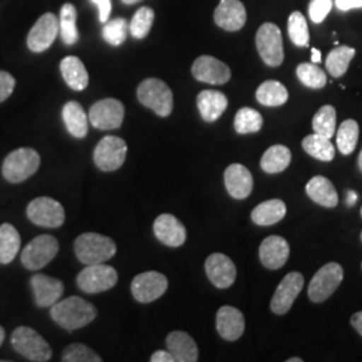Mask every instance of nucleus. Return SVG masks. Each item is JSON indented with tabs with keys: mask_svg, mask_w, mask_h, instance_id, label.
I'll return each instance as SVG.
<instances>
[{
	"mask_svg": "<svg viewBox=\"0 0 362 362\" xmlns=\"http://www.w3.org/2000/svg\"><path fill=\"white\" fill-rule=\"evenodd\" d=\"M224 184L230 196L242 200L252 192L254 179L251 172L245 165L231 164L224 172Z\"/></svg>",
	"mask_w": 362,
	"mask_h": 362,
	"instance_id": "nucleus-23",
	"label": "nucleus"
},
{
	"mask_svg": "<svg viewBox=\"0 0 362 362\" xmlns=\"http://www.w3.org/2000/svg\"><path fill=\"white\" fill-rule=\"evenodd\" d=\"M290 257V246L285 238L272 235L266 238L259 247V258L262 264L269 270L284 267Z\"/></svg>",
	"mask_w": 362,
	"mask_h": 362,
	"instance_id": "nucleus-17",
	"label": "nucleus"
},
{
	"mask_svg": "<svg viewBox=\"0 0 362 362\" xmlns=\"http://www.w3.org/2000/svg\"><path fill=\"white\" fill-rule=\"evenodd\" d=\"M167 348L175 362H196L199 349L194 338L185 332H172L167 337Z\"/></svg>",
	"mask_w": 362,
	"mask_h": 362,
	"instance_id": "nucleus-24",
	"label": "nucleus"
},
{
	"mask_svg": "<svg viewBox=\"0 0 362 362\" xmlns=\"http://www.w3.org/2000/svg\"><path fill=\"white\" fill-rule=\"evenodd\" d=\"M27 218L39 227L58 228L65 223V209L59 202L42 196L27 206Z\"/></svg>",
	"mask_w": 362,
	"mask_h": 362,
	"instance_id": "nucleus-10",
	"label": "nucleus"
},
{
	"mask_svg": "<svg viewBox=\"0 0 362 362\" xmlns=\"http://www.w3.org/2000/svg\"><path fill=\"white\" fill-rule=\"evenodd\" d=\"M156 238L165 246L177 248L187 240V231L180 220L173 215L163 214L153 223Z\"/></svg>",
	"mask_w": 362,
	"mask_h": 362,
	"instance_id": "nucleus-20",
	"label": "nucleus"
},
{
	"mask_svg": "<svg viewBox=\"0 0 362 362\" xmlns=\"http://www.w3.org/2000/svg\"><path fill=\"white\" fill-rule=\"evenodd\" d=\"M155 21V11L149 7H141L133 15L129 23L130 34L136 39L148 37Z\"/></svg>",
	"mask_w": 362,
	"mask_h": 362,
	"instance_id": "nucleus-41",
	"label": "nucleus"
},
{
	"mask_svg": "<svg viewBox=\"0 0 362 362\" xmlns=\"http://www.w3.org/2000/svg\"><path fill=\"white\" fill-rule=\"evenodd\" d=\"M98 7V13H100V22L106 23L110 18L112 13V1L110 0H91Z\"/></svg>",
	"mask_w": 362,
	"mask_h": 362,
	"instance_id": "nucleus-46",
	"label": "nucleus"
},
{
	"mask_svg": "<svg viewBox=\"0 0 362 362\" xmlns=\"http://www.w3.org/2000/svg\"><path fill=\"white\" fill-rule=\"evenodd\" d=\"M59 33L64 43L67 46H73L77 43L79 38L77 28V10L70 3H66L61 8Z\"/></svg>",
	"mask_w": 362,
	"mask_h": 362,
	"instance_id": "nucleus-35",
	"label": "nucleus"
},
{
	"mask_svg": "<svg viewBox=\"0 0 362 362\" xmlns=\"http://www.w3.org/2000/svg\"><path fill=\"white\" fill-rule=\"evenodd\" d=\"M356 55V50L349 46H338L329 52L326 58V69L334 78L342 77L348 69L350 62Z\"/></svg>",
	"mask_w": 362,
	"mask_h": 362,
	"instance_id": "nucleus-34",
	"label": "nucleus"
},
{
	"mask_svg": "<svg viewBox=\"0 0 362 362\" xmlns=\"http://www.w3.org/2000/svg\"><path fill=\"white\" fill-rule=\"evenodd\" d=\"M15 83V78L10 73L0 70V103L6 101L13 94Z\"/></svg>",
	"mask_w": 362,
	"mask_h": 362,
	"instance_id": "nucleus-45",
	"label": "nucleus"
},
{
	"mask_svg": "<svg viewBox=\"0 0 362 362\" xmlns=\"http://www.w3.org/2000/svg\"><path fill=\"white\" fill-rule=\"evenodd\" d=\"M31 287L39 308L52 306L64 296V284L49 275L35 274L31 278Z\"/></svg>",
	"mask_w": 362,
	"mask_h": 362,
	"instance_id": "nucleus-21",
	"label": "nucleus"
},
{
	"mask_svg": "<svg viewBox=\"0 0 362 362\" xmlns=\"http://www.w3.org/2000/svg\"><path fill=\"white\" fill-rule=\"evenodd\" d=\"M118 274L105 263L89 264L78 274L77 285L83 293L98 294L104 293L117 285Z\"/></svg>",
	"mask_w": 362,
	"mask_h": 362,
	"instance_id": "nucleus-9",
	"label": "nucleus"
},
{
	"mask_svg": "<svg viewBox=\"0 0 362 362\" xmlns=\"http://www.w3.org/2000/svg\"><path fill=\"white\" fill-rule=\"evenodd\" d=\"M287 362H302V358H299V357H294V358H288Z\"/></svg>",
	"mask_w": 362,
	"mask_h": 362,
	"instance_id": "nucleus-54",
	"label": "nucleus"
},
{
	"mask_svg": "<svg viewBox=\"0 0 362 362\" xmlns=\"http://www.w3.org/2000/svg\"><path fill=\"white\" fill-rule=\"evenodd\" d=\"M332 0H311L309 15L314 23L324 22L325 18L332 11Z\"/></svg>",
	"mask_w": 362,
	"mask_h": 362,
	"instance_id": "nucleus-44",
	"label": "nucleus"
},
{
	"mask_svg": "<svg viewBox=\"0 0 362 362\" xmlns=\"http://www.w3.org/2000/svg\"><path fill=\"white\" fill-rule=\"evenodd\" d=\"M214 19L215 23L226 31H239L246 25V7L239 0H220Z\"/></svg>",
	"mask_w": 362,
	"mask_h": 362,
	"instance_id": "nucleus-18",
	"label": "nucleus"
},
{
	"mask_svg": "<svg viewBox=\"0 0 362 362\" xmlns=\"http://www.w3.org/2000/svg\"><path fill=\"white\" fill-rule=\"evenodd\" d=\"M257 49L263 62L270 67H278L284 64L285 50L284 39L279 27L274 23H264L257 33Z\"/></svg>",
	"mask_w": 362,
	"mask_h": 362,
	"instance_id": "nucleus-6",
	"label": "nucleus"
},
{
	"mask_svg": "<svg viewBox=\"0 0 362 362\" xmlns=\"http://www.w3.org/2000/svg\"><path fill=\"white\" fill-rule=\"evenodd\" d=\"M152 362H175V358L172 357V354L169 353V350H157L152 357H151Z\"/></svg>",
	"mask_w": 362,
	"mask_h": 362,
	"instance_id": "nucleus-48",
	"label": "nucleus"
},
{
	"mask_svg": "<svg viewBox=\"0 0 362 362\" xmlns=\"http://www.w3.org/2000/svg\"><path fill=\"white\" fill-rule=\"evenodd\" d=\"M125 117V107L116 98H105L93 105L89 112L91 125L97 129H118Z\"/></svg>",
	"mask_w": 362,
	"mask_h": 362,
	"instance_id": "nucleus-13",
	"label": "nucleus"
},
{
	"mask_svg": "<svg viewBox=\"0 0 362 362\" xmlns=\"http://www.w3.org/2000/svg\"><path fill=\"white\" fill-rule=\"evenodd\" d=\"M358 168L361 169L362 172V151L361 153H360V156H358Z\"/></svg>",
	"mask_w": 362,
	"mask_h": 362,
	"instance_id": "nucleus-55",
	"label": "nucleus"
},
{
	"mask_svg": "<svg viewBox=\"0 0 362 362\" xmlns=\"http://www.w3.org/2000/svg\"><path fill=\"white\" fill-rule=\"evenodd\" d=\"M286 211L287 208H286L285 202L279 199H272L260 203L259 206L254 208V211L251 212V219L257 226L269 227L284 219Z\"/></svg>",
	"mask_w": 362,
	"mask_h": 362,
	"instance_id": "nucleus-28",
	"label": "nucleus"
},
{
	"mask_svg": "<svg viewBox=\"0 0 362 362\" xmlns=\"http://www.w3.org/2000/svg\"><path fill=\"white\" fill-rule=\"evenodd\" d=\"M21 250V235L10 223L0 226V263H11Z\"/></svg>",
	"mask_w": 362,
	"mask_h": 362,
	"instance_id": "nucleus-31",
	"label": "nucleus"
},
{
	"mask_svg": "<svg viewBox=\"0 0 362 362\" xmlns=\"http://www.w3.org/2000/svg\"><path fill=\"white\" fill-rule=\"evenodd\" d=\"M306 194L311 200L326 208H334L338 204V194L332 181L324 176H314L306 184Z\"/></svg>",
	"mask_w": 362,
	"mask_h": 362,
	"instance_id": "nucleus-26",
	"label": "nucleus"
},
{
	"mask_svg": "<svg viewBox=\"0 0 362 362\" xmlns=\"http://www.w3.org/2000/svg\"><path fill=\"white\" fill-rule=\"evenodd\" d=\"M59 251V243L52 235H39L22 251V263L27 270L37 272L47 266Z\"/></svg>",
	"mask_w": 362,
	"mask_h": 362,
	"instance_id": "nucleus-8",
	"label": "nucleus"
},
{
	"mask_svg": "<svg viewBox=\"0 0 362 362\" xmlns=\"http://www.w3.org/2000/svg\"><path fill=\"white\" fill-rule=\"evenodd\" d=\"M336 6L341 11H349L353 8H362V0H336Z\"/></svg>",
	"mask_w": 362,
	"mask_h": 362,
	"instance_id": "nucleus-47",
	"label": "nucleus"
},
{
	"mask_svg": "<svg viewBox=\"0 0 362 362\" xmlns=\"http://www.w3.org/2000/svg\"><path fill=\"white\" fill-rule=\"evenodd\" d=\"M192 76L200 82L224 85L231 79V70L219 59L211 55H202L192 65Z\"/></svg>",
	"mask_w": 362,
	"mask_h": 362,
	"instance_id": "nucleus-16",
	"label": "nucleus"
},
{
	"mask_svg": "<svg viewBox=\"0 0 362 362\" xmlns=\"http://www.w3.org/2000/svg\"><path fill=\"white\" fill-rule=\"evenodd\" d=\"M290 163H291L290 149L285 145H272L262 156L260 167L269 175H276L287 169Z\"/></svg>",
	"mask_w": 362,
	"mask_h": 362,
	"instance_id": "nucleus-30",
	"label": "nucleus"
},
{
	"mask_svg": "<svg viewBox=\"0 0 362 362\" xmlns=\"http://www.w3.org/2000/svg\"><path fill=\"white\" fill-rule=\"evenodd\" d=\"M257 100L260 105L276 107L282 106L288 100V91L284 83L278 81H266L263 82L257 90Z\"/></svg>",
	"mask_w": 362,
	"mask_h": 362,
	"instance_id": "nucleus-32",
	"label": "nucleus"
},
{
	"mask_svg": "<svg viewBox=\"0 0 362 362\" xmlns=\"http://www.w3.org/2000/svg\"><path fill=\"white\" fill-rule=\"evenodd\" d=\"M11 344L16 353L28 361L46 362L52 360V350L43 337L34 329L19 326L13 330Z\"/></svg>",
	"mask_w": 362,
	"mask_h": 362,
	"instance_id": "nucleus-3",
	"label": "nucleus"
},
{
	"mask_svg": "<svg viewBox=\"0 0 362 362\" xmlns=\"http://www.w3.org/2000/svg\"><path fill=\"white\" fill-rule=\"evenodd\" d=\"M356 202H357V194H356L354 191H349V192H348V197H346V203H348V206H349V207L354 206V204H356Z\"/></svg>",
	"mask_w": 362,
	"mask_h": 362,
	"instance_id": "nucleus-51",
	"label": "nucleus"
},
{
	"mask_svg": "<svg viewBox=\"0 0 362 362\" xmlns=\"http://www.w3.org/2000/svg\"><path fill=\"white\" fill-rule=\"evenodd\" d=\"M59 33V21L52 13L39 18L27 37V46L33 52H43L52 47Z\"/></svg>",
	"mask_w": 362,
	"mask_h": 362,
	"instance_id": "nucleus-15",
	"label": "nucleus"
},
{
	"mask_svg": "<svg viewBox=\"0 0 362 362\" xmlns=\"http://www.w3.org/2000/svg\"><path fill=\"white\" fill-rule=\"evenodd\" d=\"M321 58H322V55H321L320 50L311 49V62H313V64H320V62H321Z\"/></svg>",
	"mask_w": 362,
	"mask_h": 362,
	"instance_id": "nucleus-50",
	"label": "nucleus"
},
{
	"mask_svg": "<svg viewBox=\"0 0 362 362\" xmlns=\"http://www.w3.org/2000/svg\"><path fill=\"white\" fill-rule=\"evenodd\" d=\"M40 165V156L33 148H21L4 158L1 172L4 179L18 184L30 179Z\"/></svg>",
	"mask_w": 362,
	"mask_h": 362,
	"instance_id": "nucleus-4",
	"label": "nucleus"
},
{
	"mask_svg": "<svg viewBox=\"0 0 362 362\" xmlns=\"http://www.w3.org/2000/svg\"><path fill=\"white\" fill-rule=\"evenodd\" d=\"M216 329L223 339L236 341L245 333V315L236 308L223 306L216 314Z\"/></svg>",
	"mask_w": 362,
	"mask_h": 362,
	"instance_id": "nucleus-22",
	"label": "nucleus"
},
{
	"mask_svg": "<svg viewBox=\"0 0 362 362\" xmlns=\"http://www.w3.org/2000/svg\"><path fill=\"white\" fill-rule=\"evenodd\" d=\"M4 338H6V332H4V329L0 326V345L3 344V341H4Z\"/></svg>",
	"mask_w": 362,
	"mask_h": 362,
	"instance_id": "nucleus-52",
	"label": "nucleus"
},
{
	"mask_svg": "<svg viewBox=\"0 0 362 362\" xmlns=\"http://www.w3.org/2000/svg\"><path fill=\"white\" fill-rule=\"evenodd\" d=\"M62 118L69 133L76 139H83L89 130V121L83 107L76 101H70L62 109Z\"/></svg>",
	"mask_w": 362,
	"mask_h": 362,
	"instance_id": "nucleus-29",
	"label": "nucleus"
},
{
	"mask_svg": "<svg viewBox=\"0 0 362 362\" xmlns=\"http://www.w3.org/2000/svg\"><path fill=\"white\" fill-rule=\"evenodd\" d=\"M361 267H362V264H361Z\"/></svg>",
	"mask_w": 362,
	"mask_h": 362,
	"instance_id": "nucleus-58",
	"label": "nucleus"
},
{
	"mask_svg": "<svg viewBox=\"0 0 362 362\" xmlns=\"http://www.w3.org/2000/svg\"><path fill=\"white\" fill-rule=\"evenodd\" d=\"M61 73L67 86L73 90H85L89 85V74L82 61L77 57H66L61 62Z\"/></svg>",
	"mask_w": 362,
	"mask_h": 362,
	"instance_id": "nucleus-27",
	"label": "nucleus"
},
{
	"mask_svg": "<svg viewBox=\"0 0 362 362\" xmlns=\"http://www.w3.org/2000/svg\"><path fill=\"white\" fill-rule=\"evenodd\" d=\"M127 152L128 146L122 139L116 136H106L97 144L93 157L95 165L101 170L115 172L125 163Z\"/></svg>",
	"mask_w": 362,
	"mask_h": 362,
	"instance_id": "nucleus-11",
	"label": "nucleus"
},
{
	"mask_svg": "<svg viewBox=\"0 0 362 362\" xmlns=\"http://www.w3.org/2000/svg\"><path fill=\"white\" fill-rule=\"evenodd\" d=\"M361 216H362V208H361Z\"/></svg>",
	"mask_w": 362,
	"mask_h": 362,
	"instance_id": "nucleus-56",
	"label": "nucleus"
},
{
	"mask_svg": "<svg viewBox=\"0 0 362 362\" xmlns=\"http://www.w3.org/2000/svg\"><path fill=\"white\" fill-rule=\"evenodd\" d=\"M361 240H362V233H361Z\"/></svg>",
	"mask_w": 362,
	"mask_h": 362,
	"instance_id": "nucleus-57",
	"label": "nucleus"
},
{
	"mask_svg": "<svg viewBox=\"0 0 362 362\" xmlns=\"http://www.w3.org/2000/svg\"><path fill=\"white\" fill-rule=\"evenodd\" d=\"M302 148L311 157H314L320 161H324V163H330L336 155L334 145L332 144L330 139H326L324 136H320L317 133L306 136L302 141Z\"/></svg>",
	"mask_w": 362,
	"mask_h": 362,
	"instance_id": "nucleus-33",
	"label": "nucleus"
},
{
	"mask_svg": "<svg viewBox=\"0 0 362 362\" xmlns=\"http://www.w3.org/2000/svg\"><path fill=\"white\" fill-rule=\"evenodd\" d=\"M50 314L55 324L73 332L91 324L97 317V309L83 298L69 297L54 303Z\"/></svg>",
	"mask_w": 362,
	"mask_h": 362,
	"instance_id": "nucleus-1",
	"label": "nucleus"
},
{
	"mask_svg": "<svg viewBox=\"0 0 362 362\" xmlns=\"http://www.w3.org/2000/svg\"><path fill=\"white\" fill-rule=\"evenodd\" d=\"M78 260L86 266L105 263L116 255L117 247L113 239L101 233H86L79 235L74 243Z\"/></svg>",
	"mask_w": 362,
	"mask_h": 362,
	"instance_id": "nucleus-2",
	"label": "nucleus"
},
{
	"mask_svg": "<svg viewBox=\"0 0 362 362\" xmlns=\"http://www.w3.org/2000/svg\"><path fill=\"white\" fill-rule=\"evenodd\" d=\"M137 98L157 116L168 117L173 110V94L161 79L148 78L143 81L137 89Z\"/></svg>",
	"mask_w": 362,
	"mask_h": 362,
	"instance_id": "nucleus-5",
	"label": "nucleus"
},
{
	"mask_svg": "<svg viewBox=\"0 0 362 362\" xmlns=\"http://www.w3.org/2000/svg\"><path fill=\"white\" fill-rule=\"evenodd\" d=\"M208 279L218 288H228L236 279V267L231 259L224 254H212L206 260Z\"/></svg>",
	"mask_w": 362,
	"mask_h": 362,
	"instance_id": "nucleus-19",
	"label": "nucleus"
},
{
	"mask_svg": "<svg viewBox=\"0 0 362 362\" xmlns=\"http://www.w3.org/2000/svg\"><path fill=\"white\" fill-rule=\"evenodd\" d=\"M344 279V270L336 262L327 263L321 267L311 279L308 296L311 302L322 303L336 293Z\"/></svg>",
	"mask_w": 362,
	"mask_h": 362,
	"instance_id": "nucleus-7",
	"label": "nucleus"
},
{
	"mask_svg": "<svg viewBox=\"0 0 362 362\" xmlns=\"http://www.w3.org/2000/svg\"><path fill=\"white\" fill-rule=\"evenodd\" d=\"M129 33V23L124 18H116L107 21L103 27V38L112 46L122 45Z\"/></svg>",
	"mask_w": 362,
	"mask_h": 362,
	"instance_id": "nucleus-42",
	"label": "nucleus"
},
{
	"mask_svg": "<svg viewBox=\"0 0 362 362\" xmlns=\"http://www.w3.org/2000/svg\"><path fill=\"white\" fill-rule=\"evenodd\" d=\"M297 77L305 86L310 89H322L327 77L321 67L314 64H300L297 67Z\"/></svg>",
	"mask_w": 362,
	"mask_h": 362,
	"instance_id": "nucleus-40",
	"label": "nucleus"
},
{
	"mask_svg": "<svg viewBox=\"0 0 362 362\" xmlns=\"http://www.w3.org/2000/svg\"><path fill=\"white\" fill-rule=\"evenodd\" d=\"M64 362H101L103 358L94 350L83 344L69 345L62 354Z\"/></svg>",
	"mask_w": 362,
	"mask_h": 362,
	"instance_id": "nucleus-43",
	"label": "nucleus"
},
{
	"mask_svg": "<svg viewBox=\"0 0 362 362\" xmlns=\"http://www.w3.org/2000/svg\"><path fill=\"white\" fill-rule=\"evenodd\" d=\"M337 112L332 105L322 106L313 118V129L314 133L330 139L336 133Z\"/></svg>",
	"mask_w": 362,
	"mask_h": 362,
	"instance_id": "nucleus-37",
	"label": "nucleus"
},
{
	"mask_svg": "<svg viewBox=\"0 0 362 362\" xmlns=\"http://www.w3.org/2000/svg\"><path fill=\"white\" fill-rule=\"evenodd\" d=\"M168 288V279L164 274L146 272L139 274L130 286L132 296L140 303H151L161 297Z\"/></svg>",
	"mask_w": 362,
	"mask_h": 362,
	"instance_id": "nucleus-12",
	"label": "nucleus"
},
{
	"mask_svg": "<svg viewBox=\"0 0 362 362\" xmlns=\"http://www.w3.org/2000/svg\"><path fill=\"white\" fill-rule=\"evenodd\" d=\"M350 324L357 330V333H358L360 336H362V311L356 313V314L351 317Z\"/></svg>",
	"mask_w": 362,
	"mask_h": 362,
	"instance_id": "nucleus-49",
	"label": "nucleus"
},
{
	"mask_svg": "<svg viewBox=\"0 0 362 362\" xmlns=\"http://www.w3.org/2000/svg\"><path fill=\"white\" fill-rule=\"evenodd\" d=\"M287 31H288V37L296 46L298 47L309 46L310 34H309V27H308V22H306V18L303 16V13L294 11L288 16Z\"/></svg>",
	"mask_w": 362,
	"mask_h": 362,
	"instance_id": "nucleus-39",
	"label": "nucleus"
},
{
	"mask_svg": "<svg viewBox=\"0 0 362 362\" xmlns=\"http://www.w3.org/2000/svg\"><path fill=\"white\" fill-rule=\"evenodd\" d=\"M263 127V117L252 107H242L233 121V128L239 134L257 133Z\"/></svg>",
	"mask_w": 362,
	"mask_h": 362,
	"instance_id": "nucleus-38",
	"label": "nucleus"
},
{
	"mask_svg": "<svg viewBox=\"0 0 362 362\" xmlns=\"http://www.w3.org/2000/svg\"><path fill=\"white\" fill-rule=\"evenodd\" d=\"M360 136V127L357 121L346 119L341 124L337 132V146L342 155H350L354 152Z\"/></svg>",
	"mask_w": 362,
	"mask_h": 362,
	"instance_id": "nucleus-36",
	"label": "nucleus"
},
{
	"mask_svg": "<svg viewBox=\"0 0 362 362\" xmlns=\"http://www.w3.org/2000/svg\"><path fill=\"white\" fill-rule=\"evenodd\" d=\"M125 4H136V3H139V1H141V0H122Z\"/></svg>",
	"mask_w": 362,
	"mask_h": 362,
	"instance_id": "nucleus-53",
	"label": "nucleus"
},
{
	"mask_svg": "<svg viewBox=\"0 0 362 362\" xmlns=\"http://www.w3.org/2000/svg\"><path fill=\"white\" fill-rule=\"evenodd\" d=\"M228 106L227 97L218 90H203L197 95V107L200 116L207 122H215Z\"/></svg>",
	"mask_w": 362,
	"mask_h": 362,
	"instance_id": "nucleus-25",
	"label": "nucleus"
},
{
	"mask_svg": "<svg viewBox=\"0 0 362 362\" xmlns=\"http://www.w3.org/2000/svg\"><path fill=\"white\" fill-rule=\"evenodd\" d=\"M303 285H305V278L300 272H288L274 293V297L270 303L272 313L276 315L287 314V311L291 309L299 293L302 291Z\"/></svg>",
	"mask_w": 362,
	"mask_h": 362,
	"instance_id": "nucleus-14",
	"label": "nucleus"
}]
</instances>
